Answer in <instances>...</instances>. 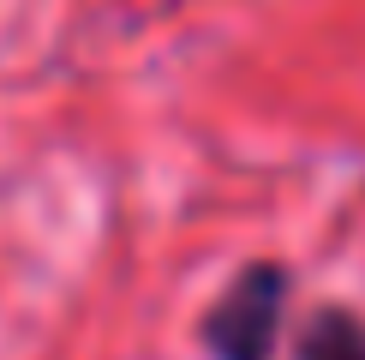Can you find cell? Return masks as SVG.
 <instances>
[{"mask_svg":"<svg viewBox=\"0 0 365 360\" xmlns=\"http://www.w3.org/2000/svg\"><path fill=\"white\" fill-rule=\"evenodd\" d=\"M282 312H287V264L257 259L210 300L197 342L210 360H276Z\"/></svg>","mask_w":365,"mask_h":360,"instance_id":"cell-1","label":"cell"},{"mask_svg":"<svg viewBox=\"0 0 365 360\" xmlns=\"http://www.w3.org/2000/svg\"><path fill=\"white\" fill-rule=\"evenodd\" d=\"M294 360H365V324L347 306L312 312L306 330H299V354Z\"/></svg>","mask_w":365,"mask_h":360,"instance_id":"cell-2","label":"cell"}]
</instances>
